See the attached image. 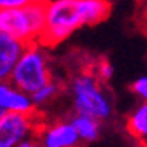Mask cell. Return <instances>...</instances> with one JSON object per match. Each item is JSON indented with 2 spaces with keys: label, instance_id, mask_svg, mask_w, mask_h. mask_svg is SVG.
Returning <instances> with one entry per match:
<instances>
[{
  "label": "cell",
  "instance_id": "cell-1",
  "mask_svg": "<svg viewBox=\"0 0 147 147\" xmlns=\"http://www.w3.org/2000/svg\"><path fill=\"white\" fill-rule=\"evenodd\" d=\"M112 11L108 0H47L44 2V29L39 42L55 47L84 26L107 20Z\"/></svg>",
  "mask_w": 147,
  "mask_h": 147
},
{
  "label": "cell",
  "instance_id": "cell-2",
  "mask_svg": "<svg viewBox=\"0 0 147 147\" xmlns=\"http://www.w3.org/2000/svg\"><path fill=\"white\" fill-rule=\"evenodd\" d=\"M69 94L74 113L107 121L113 115V102L104 82L92 71L78 73L69 82Z\"/></svg>",
  "mask_w": 147,
  "mask_h": 147
},
{
  "label": "cell",
  "instance_id": "cell-3",
  "mask_svg": "<svg viewBox=\"0 0 147 147\" xmlns=\"http://www.w3.org/2000/svg\"><path fill=\"white\" fill-rule=\"evenodd\" d=\"M45 49L47 47L40 42L26 44L10 71L8 79L28 94H32L53 78L50 58Z\"/></svg>",
  "mask_w": 147,
  "mask_h": 147
},
{
  "label": "cell",
  "instance_id": "cell-4",
  "mask_svg": "<svg viewBox=\"0 0 147 147\" xmlns=\"http://www.w3.org/2000/svg\"><path fill=\"white\" fill-rule=\"evenodd\" d=\"M44 29V3L31 2L20 7L0 8V32L23 44L39 42Z\"/></svg>",
  "mask_w": 147,
  "mask_h": 147
},
{
  "label": "cell",
  "instance_id": "cell-5",
  "mask_svg": "<svg viewBox=\"0 0 147 147\" xmlns=\"http://www.w3.org/2000/svg\"><path fill=\"white\" fill-rule=\"evenodd\" d=\"M39 120L34 113H2L0 147H36Z\"/></svg>",
  "mask_w": 147,
  "mask_h": 147
},
{
  "label": "cell",
  "instance_id": "cell-6",
  "mask_svg": "<svg viewBox=\"0 0 147 147\" xmlns=\"http://www.w3.org/2000/svg\"><path fill=\"white\" fill-rule=\"evenodd\" d=\"M36 138L37 146L44 147H76L81 144L69 120H57L40 125Z\"/></svg>",
  "mask_w": 147,
  "mask_h": 147
},
{
  "label": "cell",
  "instance_id": "cell-7",
  "mask_svg": "<svg viewBox=\"0 0 147 147\" xmlns=\"http://www.w3.org/2000/svg\"><path fill=\"white\" fill-rule=\"evenodd\" d=\"M0 110L3 113H34L31 94L21 91L10 79H0Z\"/></svg>",
  "mask_w": 147,
  "mask_h": 147
},
{
  "label": "cell",
  "instance_id": "cell-8",
  "mask_svg": "<svg viewBox=\"0 0 147 147\" xmlns=\"http://www.w3.org/2000/svg\"><path fill=\"white\" fill-rule=\"evenodd\" d=\"M26 44L0 32V79H8L10 71Z\"/></svg>",
  "mask_w": 147,
  "mask_h": 147
},
{
  "label": "cell",
  "instance_id": "cell-9",
  "mask_svg": "<svg viewBox=\"0 0 147 147\" xmlns=\"http://www.w3.org/2000/svg\"><path fill=\"white\" fill-rule=\"evenodd\" d=\"M71 125L74 126L76 134L79 138V142L82 144H91L95 142L100 138L102 133V121L95 120L87 115H81V113H74V117L71 118Z\"/></svg>",
  "mask_w": 147,
  "mask_h": 147
},
{
  "label": "cell",
  "instance_id": "cell-10",
  "mask_svg": "<svg viewBox=\"0 0 147 147\" xmlns=\"http://www.w3.org/2000/svg\"><path fill=\"white\" fill-rule=\"evenodd\" d=\"M126 131L129 136L139 142H146L147 139V104L142 100L133 112L128 115L126 120Z\"/></svg>",
  "mask_w": 147,
  "mask_h": 147
},
{
  "label": "cell",
  "instance_id": "cell-11",
  "mask_svg": "<svg viewBox=\"0 0 147 147\" xmlns=\"http://www.w3.org/2000/svg\"><path fill=\"white\" fill-rule=\"evenodd\" d=\"M60 91H61V84L58 81H55L53 78L49 82H45L44 86H40L39 89H36V91L31 94V99H32V104H34L36 110H37V108L47 107L50 102H53V100L58 97Z\"/></svg>",
  "mask_w": 147,
  "mask_h": 147
},
{
  "label": "cell",
  "instance_id": "cell-12",
  "mask_svg": "<svg viewBox=\"0 0 147 147\" xmlns=\"http://www.w3.org/2000/svg\"><path fill=\"white\" fill-rule=\"evenodd\" d=\"M92 73H94L102 82H108L110 79L113 78L115 68H113V65H112L108 60H100V61H97L95 69L92 71Z\"/></svg>",
  "mask_w": 147,
  "mask_h": 147
},
{
  "label": "cell",
  "instance_id": "cell-13",
  "mask_svg": "<svg viewBox=\"0 0 147 147\" xmlns=\"http://www.w3.org/2000/svg\"><path fill=\"white\" fill-rule=\"evenodd\" d=\"M129 91L133 92L138 99L146 100L147 99V78L146 76H139L136 78L129 86Z\"/></svg>",
  "mask_w": 147,
  "mask_h": 147
},
{
  "label": "cell",
  "instance_id": "cell-14",
  "mask_svg": "<svg viewBox=\"0 0 147 147\" xmlns=\"http://www.w3.org/2000/svg\"><path fill=\"white\" fill-rule=\"evenodd\" d=\"M28 0H0V8H11V7H20L26 3Z\"/></svg>",
  "mask_w": 147,
  "mask_h": 147
},
{
  "label": "cell",
  "instance_id": "cell-15",
  "mask_svg": "<svg viewBox=\"0 0 147 147\" xmlns=\"http://www.w3.org/2000/svg\"><path fill=\"white\" fill-rule=\"evenodd\" d=\"M31 2H42L44 3V2H47V0H31Z\"/></svg>",
  "mask_w": 147,
  "mask_h": 147
},
{
  "label": "cell",
  "instance_id": "cell-16",
  "mask_svg": "<svg viewBox=\"0 0 147 147\" xmlns=\"http://www.w3.org/2000/svg\"><path fill=\"white\" fill-rule=\"evenodd\" d=\"M2 113H3V112H2V110H0V117H2Z\"/></svg>",
  "mask_w": 147,
  "mask_h": 147
}]
</instances>
